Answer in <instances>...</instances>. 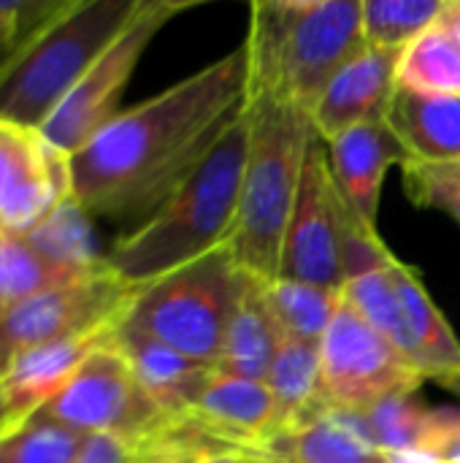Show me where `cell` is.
Segmentation results:
<instances>
[{
	"instance_id": "e575fe53",
	"label": "cell",
	"mask_w": 460,
	"mask_h": 463,
	"mask_svg": "<svg viewBox=\"0 0 460 463\" xmlns=\"http://www.w3.org/2000/svg\"><path fill=\"white\" fill-rule=\"evenodd\" d=\"M187 463H268L263 461L258 453L252 450H236V453H209V456H198Z\"/></svg>"
},
{
	"instance_id": "8d00e7d4",
	"label": "cell",
	"mask_w": 460,
	"mask_h": 463,
	"mask_svg": "<svg viewBox=\"0 0 460 463\" xmlns=\"http://www.w3.org/2000/svg\"><path fill=\"white\" fill-rule=\"evenodd\" d=\"M8 429V420H5V399H3V388H0V434Z\"/></svg>"
},
{
	"instance_id": "4fadbf2b",
	"label": "cell",
	"mask_w": 460,
	"mask_h": 463,
	"mask_svg": "<svg viewBox=\"0 0 460 463\" xmlns=\"http://www.w3.org/2000/svg\"><path fill=\"white\" fill-rule=\"evenodd\" d=\"M73 195L70 157L35 128L0 122V220L22 233Z\"/></svg>"
},
{
	"instance_id": "d590c367",
	"label": "cell",
	"mask_w": 460,
	"mask_h": 463,
	"mask_svg": "<svg viewBox=\"0 0 460 463\" xmlns=\"http://www.w3.org/2000/svg\"><path fill=\"white\" fill-rule=\"evenodd\" d=\"M165 429V426H163ZM160 429V431H163ZM160 431H155V434H149V461L146 463H184L165 442H163V437H160Z\"/></svg>"
},
{
	"instance_id": "5b68a950",
	"label": "cell",
	"mask_w": 460,
	"mask_h": 463,
	"mask_svg": "<svg viewBox=\"0 0 460 463\" xmlns=\"http://www.w3.org/2000/svg\"><path fill=\"white\" fill-rule=\"evenodd\" d=\"M141 0H60L0 60V122L41 128Z\"/></svg>"
},
{
	"instance_id": "277c9868",
	"label": "cell",
	"mask_w": 460,
	"mask_h": 463,
	"mask_svg": "<svg viewBox=\"0 0 460 463\" xmlns=\"http://www.w3.org/2000/svg\"><path fill=\"white\" fill-rule=\"evenodd\" d=\"M247 109L249 155L228 247L252 279L268 285L279 277L304 160L317 130L309 111L296 103L252 98Z\"/></svg>"
},
{
	"instance_id": "8992f818",
	"label": "cell",
	"mask_w": 460,
	"mask_h": 463,
	"mask_svg": "<svg viewBox=\"0 0 460 463\" xmlns=\"http://www.w3.org/2000/svg\"><path fill=\"white\" fill-rule=\"evenodd\" d=\"M252 282L225 244L144 285L125 323L192 361L217 366L228 326Z\"/></svg>"
},
{
	"instance_id": "30bf717a",
	"label": "cell",
	"mask_w": 460,
	"mask_h": 463,
	"mask_svg": "<svg viewBox=\"0 0 460 463\" xmlns=\"http://www.w3.org/2000/svg\"><path fill=\"white\" fill-rule=\"evenodd\" d=\"M38 412L81 437L117 434L141 439L176 420L149 399L114 339L98 347Z\"/></svg>"
},
{
	"instance_id": "ba28073f",
	"label": "cell",
	"mask_w": 460,
	"mask_h": 463,
	"mask_svg": "<svg viewBox=\"0 0 460 463\" xmlns=\"http://www.w3.org/2000/svg\"><path fill=\"white\" fill-rule=\"evenodd\" d=\"M192 5V0H141L119 35L98 54V60L84 71L68 98L38 128L41 136L57 152L73 157L100 128H106L119 114L122 92L149 41L165 27V22Z\"/></svg>"
},
{
	"instance_id": "4316f807",
	"label": "cell",
	"mask_w": 460,
	"mask_h": 463,
	"mask_svg": "<svg viewBox=\"0 0 460 463\" xmlns=\"http://www.w3.org/2000/svg\"><path fill=\"white\" fill-rule=\"evenodd\" d=\"M445 0H363L361 24L369 49L401 52L420 33L434 27Z\"/></svg>"
},
{
	"instance_id": "9a60e30c",
	"label": "cell",
	"mask_w": 460,
	"mask_h": 463,
	"mask_svg": "<svg viewBox=\"0 0 460 463\" xmlns=\"http://www.w3.org/2000/svg\"><path fill=\"white\" fill-rule=\"evenodd\" d=\"M119 326L89 331L81 336H70L62 342H52L43 347H35L24 355H19L3 374L0 388L5 399V420L8 429L19 420L38 412L43 404H49L68 380L81 369V364L103 345L114 339Z\"/></svg>"
},
{
	"instance_id": "44dd1931",
	"label": "cell",
	"mask_w": 460,
	"mask_h": 463,
	"mask_svg": "<svg viewBox=\"0 0 460 463\" xmlns=\"http://www.w3.org/2000/svg\"><path fill=\"white\" fill-rule=\"evenodd\" d=\"M266 385L277 404V434L320 418V412L325 410L320 345L282 334Z\"/></svg>"
},
{
	"instance_id": "9c48e42d",
	"label": "cell",
	"mask_w": 460,
	"mask_h": 463,
	"mask_svg": "<svg viewBox=\"0 0 460 463\" xmlns=\"http://www.w3.org/2000/svg\"><path fill=\"white\" fill-rule=\"evenodd\" d=\"M138 290V285L125 282L111 266H106L24 301L0 320V374L35 347L119 326Z\"/></svg>"
},
{
	"instance_id": "2e32d148",
	"label": "cell",
	"mask_w": 460,
	"mask_h": 463,
	"mask_svg": "<svg viewBox=\"0 0 460 463\" xmlns=\"http://www.w3.org/2000/svg\"><path fill=\"white\" fill-rule=\"evenodd\" d=\"M325 146L339 195L352 206V212L363 222L377 228L382 182L390 165H401L407 160L404 146L399 144L385 119L358 125L325 141Z\"/></svg>"
},
{
	"instance_id": "f1b7e54d",
	"label": "cell",
	"mask_w": 460,
	"mask_h": 463,
	"mask_svg": "<svg viewBox=\"0 0 460 463\" xmlns=\"http://www.w3.org/2000/svg\"><path fill=\"white\" fill-rule=\"evenodd\" d=\"M431 407L423 404L418 391H404L380 399L363 415L374 439V448L388 456L399 450L423 448L431 429Z\"/></svg>"
},
{
	"instance_id": "d6986e66",
	"label": "cell",
	"mask_w": 460,
	"mask_h": 463,
	"mask_svg": "<svg viewBox=\"0 0 460 463\" xmlns=\"http://www.w3.org/2000/svg\"><path fill=\"white\" fill-rule=\"evenodd\" d=\"M385 122L407 157L423 163L460 160V98L396 87Z\"/></svg>"
},
{
	"instance_id": "603a6c76",
	"label": "cell",
	"mask_w": 460,
	"mask_h": 463,
	"mask_svg": "<svg viewBox=\"0 0 460 463\" xmlns=\"http://www.w3.org/2000/svg\"><path fill=\"white\" fill-rule=\"evenodd\" d=\"M258 456L268 463H385L374 448L325 415L274 434Z\"/></svg>"
},
{
	"instance_id": "e0dca14e",
	"label": "cell",
	"mask_w": 460,
	"mask_h": 463,
	"mask_svg": "<svg viewBox=\"0 0 460 463\" xmlns=\"http://www.w3.org/2000/svg\"><path fill=\"white\" fill-rule=\"evenodd\" d=\"M114 345L127 358L141 388L168 418H187L214 374V366L171 350L125 320L114 334Z\"/></svg>"
},
{
	"instance_id": "7a4b0ae2",
	"label": "cell",
	"mask_w": 460,
	"mask_h": 463,
	"mask_svg": "<svg viewBox=\"0 0 460 463\" xmlns=\"http://www.w3.org/2000/svg\"><path fill=\"white\" fill-rule=\"evenodd\" d=\"M249 106V103H247ZM249 155V109L222 133L168 201L106 255L130 285H149L230 241Z\"/></svg>"
},
{
	"instance_id": "f546056e",
	"label": "cell",
	"mask_w": 460,
	"mask_h": 463,
	"mask_svg": "<svg viewBox=\"0 0 460 463\" xmlns=\"http://www.w3.org/2000/svg\"><path fill=\"white\" fill-rule=\"evenodd\" d=\"M339 252H342L344 285L399 263L393 250L380 239L377 228L363 222L342 195H339Z\"/></svg>"
},
{
	"instance_id": "7402d4cb",
	"label": "cell",
	"mask_w": 460,
	"mask_h": 463,
	"mask_svg": "<svg viewBox=\"0 0 460 463\" xmlns=\"http://www.w3.org/2000/svg\"><path fill=\"white\" fill-rule=\"evenodd\" d=\"M19 236H24L43 258L62 269L92 274L108 266L106 255H100L98 250L89 212L73 195L60 201L46 217H41L33 228L22 231Z\"/></svg>"
},
{
	"instance_id": "52a82bcc",
	"label": "cell",
	"mask_w": 460,
	"mask_h": 463,
	"mask_svg": "<svg viewBox=\"0 0 460 463\" xmlns=\"http://www.w3.org/2000/svg\"><path fill=\"white\" fill-rule=\"evenodd\" d=\"M342 298L380 331L423 380L460 393V342L431 301L420 274L401 260L385 271L352 279Z\"/></svg>"
},
{
	"instance_id": "d4e9b609",
	"label": "cell",
	"mask_w": 460,
	"mask_h": 463,
	"mask_svg": "<svg viewBox=\"0 0 460 463\" xmlns=\"http://www.w3.org/2000/svg\"><path fill=\"white\" fill-rule=\"evenodd\" d=\"M396 84L423 95L460 98V49L439 27H428L399 54Z\"/></svg>"
},
{
	"instance_id": "6da1fadb",
	"label": "cell",
	"mask_w": 460,
	"mask_h": 463,
	"mask_svg": "<svg viewBox=\"0 0 460 463\" xmlns=\"http://www.w3.org/2000/svg\"><path fill=\"white\" fill-rule=\"evenodd\" d=\"M249 103L244 43L119 111L73 157V198L106 220L152 217Z\"/></svg>"
},
{
	"instance_id": "74e56055",
	"label": "cell",
	"mask_w": 460,
	"mask_h": 463,
	"mask_svg": "<svg viewBox=\"0 0 460 463\" xmlns=\"http://www.w3.org/2000/svg\"><path fill=\"white\" fill-rule=\"evenodd\" d=\"M5 231H8V228H5V225H3V220H0V236H3Z\"/></svg>"
},
{
	"instance_id": "ffe728a7",
	"label": "cell",
	"mask_w": 460,
	"mask_h": 463,
	"mask_svg": "<svg viewBox=\"0 0 460 463\" xmlns=\"http://www.w3.org/2000/svg\"><path fill=\"white\" fill-rule=\"evenodd\" d=\"M279 342H282V328L266 301L263 282L255 279L244 293L241 304L236 307V315L228 326L225 345L214 369L230 377L266 383Z\"/></svg>"
},
{
	"instance_id": "cb8c5ba5",
	"label": "cell",
	"mask_w": 460,
	"mask_h": 463,
	"mask_svg": "<svg viewBox=\"0 0 460 463\" xmlns=\"http://www.w3.org/2000/svg\"><path fill=\"white\" fill-rule=\"evenodd\" d=\"M81 277L89 274H79L52 263L24 236L5 231L0 236V320L8 317L24 301Z\"/></svg>"
},
{
	"instance_id": "d6a6232c",
	"label": "cell",
	"mask_w": 460,
	"mask_h": 463,
	"mask_svg": "<svg viewBox=\"0 0 460 463\" xmlns=\"http://www.w3.org/2000/svg\"><path fill=\"white\" fill-rule=\"evenodd\" d=\"M423 448L439 463H460V410L439 407L431 412V429Z\"/></svg>"
},
{
	"instance_id": "3957f363",
	"label": "cell",
	"mask_w": 460,
	"mask_h": 463,
	"mask_svg": "<svg viewBox=\"0 0 460 463\" xmlns=\"http://www.w3.org/2000/svg\"><path fill=\"white\" fill-rule=\"evenodd\" d=\"M249 100L277 98L306 111L363 54L361 0H255L249 35Z\"/></svg>"
},
{
	"instance_id": "83f0119b",
	"label": "cell",
	"mask_w": 460,
	"mask_h": 463,
	"mask_svg": "<svg viewBox=\"0 0 460 463\" xmlns=\"http://www.w3.org/2000/svg\"><path fill=\"white\" fill-rule=\"evenodd\" d=\"M84 437L33 412L0 434V463H76Z\"/></svg>"
},
{
	"instance_id": "ac0fdd59",
	"label": "cell",
	"mask_w": 460,
	"mask_h": 463,
	"mask_svg": "<svg viewBox=\"0 0 460 463\" xmlns=\"http://www.w3.org/2000/svg\"><path fill=\"white\" fill-rule=\"evenodd\" d=\"M190 418L209 434L255 453L277 434V404L268 385L217 369Z\"/></svg>"
},
{
	"instance_id": "7c38bea8",
	"label": "cell",
	"mask_w": 460,
	"mask_h": 463,
	"mask_svg": "<svg viewBox=\"0 0 460 463\" xmlns=\"http://www.w3.org/2000/svg\"><path fill=\"white\" fill-rule=\"evenodd\" d=\"M277 279L306 282L339 293L344 290L339 252V190L328 165V146L320 136L312 138L304 160Z\"/></svg>"
},
{
	"instance_id": "8fae6325",
	"label": "cell",
	"mask_w": 460,
	"mask_h": 463,
	"mask_svg": "<svg viewBox=\"0 0 460 463\" xmlns=\"http://www.w3.org/2000/svg\"><path fill=\"white\" fill-rule=\"evenodd\" d=\"M320 377L325 407L358 412H366L385 396L420 391L426 383L344 298L320 342Z\"/></svg>"
},
{
	"instance_id": "5bb4252c",
	"label": "cell",
	"mask_w": 460,
	"mask_h": 463,
	"mask_svg": "<svg viewBox=\"0 0 460 463\" xmlns=\"http://www.w3.org/2000/svg\"><path fill=\"white\" fill-rule=\"evenodd\" d=\"M401 52L366 49L325 87L309 117L323 141H331L358 125L382 122L396 92V68Z\"/></svg>"
},
{
	"instance_id": "484cf974",
	"label": "cell",
	"mask_w": 460,
	"mask_h": 463,
	"mask_svg": "<svg viewBox=\"0 0 460 463\" xmlns=\"http://www.w3.org/2000/svg\"><path fill=\"white\" fill-rule=\"evenodd\" d=\"M263 290L282 334L304 339V342H314V345L323 342L342 304L339 290H325V288L293 282V279H274L263 285Z\"/></svg>"
},
{
	"instance_id": "1f68e13d",
	"label": "cell",
	"mask_w": 460,
	"mask_h": 463,
	"mask_svg": "<svg viewBox=\"0 0 460 463\" xmlns=\"http://www.w3.org/2000/svg\"><path fill=\"white\" fill-rule=\"evenodd\" d=\"M149 461V437H117V434H92L84 437L76 463H146Z\"/></svg>"
},
{
	"instance_id": "4dcf8cb0",
	"label": "cell",
	"mask_w": 460,
	"mask_h": 463,
	"mask_svg": "<svg viewBox=\"0 0 460 463\" xmlns=\"http://www.w3.org/2000/svg\"><path fill=\"white\" fill-rule=\"evenodd\" d=\"M401 174L412 203L423 209L447 212L460 222V160L423 163L407 157L401 163Z\"/></svg>"
},
{
	"instance_id": "836d02e7",
	"label": "cell",
	"mask_w": 460,
	"mask_h": 463,
	"mask_svg": "<svg viewBox=\"0 0 460 463\" xmlns=\"http://www.w3.org/2000/svg\"><path fill=\"white\" fill-rule=\"evenodd\" d=\"M437 24L458 43L460 49V0H447L445 3V11H442V16H439Z\"/></svg>"
}]
</instances>
